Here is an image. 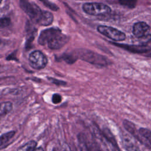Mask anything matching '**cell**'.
I'll use <instances>...</instances> for the list:
<instances>
[{
  "mask_svg": "<svg viewBox=\"0 0 151 151\" xmlns=\"http://www.w3.org/2000/svg\"><path fill=\"white\" fill-rule=\"evenodd\" d=\"M76 55L81 60L94 65L105 66L109 64L108 59L104 56L86 49L78 50Z\"/></svg>",
  "mask_w": 151,
  "mask_h": 151,
  "instance_id": "6da1fadb",
  "label": "cell"
},
{
  "mask_svg": "<svg viewBox=\"0 0 151 151\" xmlns=\"http://www.w3.org/2000/svg\"><path fill=\"white\" fill-rule=\"evenodd\" d=\"M82 8L84 12L93 16H106L111 12L109 6L101 2L84 3Z\"/></svg>",
  "mask_w": 151,
  "mask_h": 151,
  "instance_id": "7a4b0ae2",
  "label": "cell"
},
{
  "mask_svg": "<svg viewBox=\"0 0 151 151\" xmlns=\"http://www.w3.org/2000/svg\"><path fill=\"white\" fill-rule=\"evenodd\" d=\"M97 29L102 35L115 41H122L126 39V35L124 32L111 27L99 25Z\"/></svg>",
  "mask_w": 151,
  "mask_h": 151,
  "instance_id": "3957f363",
  "label": "cell"
},
{
  "mask_svg": "<svg viewBox=\"0 0 151 151\" xmlns=\"http://www.w3.org/2000/svg\"><path fill=\"white\" fill-rule=\"evenodd\" d=\"M29 65L35 70L44 68L48 63L47 57L41 51L35 50L31 52L28 57Z\"/></svg>",
  "mask_w": 151,
  "mask_h": 151,
  "instance_id": "277c9868",
  "label": "cell"
},
{
  "mask_svg": "<svg viewBox=\"0 0 151 151\" xmlns=\"http://www.w3.org/2000/svg\"><path fill=\"white\" fill-rule=\"evenodd\" d=\"M19 5L22 10L35 21L37 20L42 11L40 8L34 2H30L27 1H20Z\"/></svg>",
  "mask_w": 151,
  "mask_h": 151,
  "instance_id": "5b68a950",
  "label": "cell"
},
{
  "mask_svg": "<svg viewBox=\"0 0 151 151\" xmlns=\"http://www.w3.org/2000/svg\"><path fill=\"white\" fill-rule=\"evenodd\" d=\"M61 32L58 28H50L42 30L38 38V42L41 45L47 44L56 35Z\"/></svg>",
  "mask_w": 151,
  "mask_h": 151,
  "instance_id": "8992f818",
  "label": "cell"
},
{
  "mask_svg": "<svg viewBox=\"0 0 151 151\" xmlns=\"http://www.w3.org/2000/svg\"><path fill=\"white\" fill-rule=\"evenodd\" d=\"M70 38L66 35L62 34V32L56 35L48 44V48L52 50H57L63 47L65 44L68 42Z\"/></svg>",
  "mask_w": 151,
  "mask_h": 151,
  "instance_id": "52a82bcc",
  "label": "cell"
},
{
  "mask_svg": "<svg viewBox=\"0 0 151 151\" xmlns=\"http://www.w3.org/2000/svg\"><path fill=\"white\" fill-rule=\"evenodd\" d=\"M133 34L139 38H143L146 37L149 31V26L145 22H137L133 26Z\"/></svg>",
  "mask_w": 151,
  "mask_h": 151,
  "instance_id": "ba28073f",
  "label": "cell"
},
{
  "mask_svg": "<svg viewBox=\"0 0 151 151\" xmlns=\"http://www.w3.org/2000/svg\"><path fill=\"white\" fill-rule=\"evenodd\" d=\"M121 138L123 146L127 151H140L139 147L133 137L124 133L122 134Z\"/></svg>",
  "mask_w": 151,
  "mask_h": 151,
  "instance_id": "9c48e42d",
  "label": "cell"
},
{
  "mask_svg": "<svg viewBox=\"0 0 151 151\" xmlns=\"http://www.w3.org/2000/svg\"><path fill=\"white\" fill-rule=\"evenodd\" d=\"M113 44L134 53H143L148 52L150 50L149 47L145 45H127L118 43H113Z\"/></svg>",
  "mask_w": 151,
  "mask_h": 151,
  "instance_id": "30bf717a",
  "label": "cell"
},
{
  "mask_svg": "<svg viewBox=\"0 0 151 151\" xmlns=\"http://www.w3.org/2000/svg\"><path fill=\"white\" fill-rule=\"evenodd\" d=\"M123 124L124 127L125 128V129L129 133H130L134 138H135L136 139L139 140L140 143L145 145V141H144L143 139L142 138V137L140 134L139 130H137L134 124L133 123H132L131 122H130L129 120H124L123 122Z\"/></svg>",
  "mask_w": 151,
  "mask_h": 151,
  "instance_id": "8fae6325",
  "label": "cell"
},
{
  "mask_svg": "<svg viewBox=\"0 0 151 151\" xmlns=\"http://www.w3.org/2000/svg\"><path fill=\"white\" fill-rule=\"evenodd\" d=\"M53 19L54 17L52 13L47 11H42L35 22L40 25L48 26L51 24Z\"/></svg>",
  "mask_w": 151,
  "mask_h": 151,
  "instance_id": "7c38bea8",
  "label": "cell"
},
{
  "mask_svg": "<svg viewBox=\"0 0 151 151\" xmlns=\"http://www.w3.org/2000/svg\"><path fill=\"white\" fill-rule=\"evenodd\" d=\"M103 135L109 143L110 146L112 151H121L119 147L117 145V142L114 137L113 136L112 133L109 129H104L103 130Z\"/></svg>",
  "mask_w": 151,
  "mask_h": 151,
  "instance_id": "4fadbf2b",
  "label": "cell"
},
{
  "mask_svg": "<svg viewBox=\"0 0 151 151\" xmlns=\"http://www.w3.org/2000/svg\"><path fill=\"white\" fill-rule=\"evenodd\" d=\"M139 132L145 142V145L151 148V130L142 127Z\"/></svg>",
  "mask_w": 151,
  "mask_h": 151,
  "instance_id": "5bb4252c",
  "label": "cell"
},
{
  "mask_svg": "<svg viewBox=\"0 0 151 151\" xmlns=\"http://www.w3.org/2000/svg\"><path fill=\"white\" fill-rule=\"evenodd\" d=\"M15 134V131H10L7 133H5L1 135V142H0V148L3 149L6 147V143L14 136Z\"/></svg>",
  "mask_w": 151,
  "mask_h": 151,
  "instance_id": "9a60e30c",
  "label": "cell"
},
{
  "mask_svg": "<svg viewBox=\"0 0 151 151\" xmlns=\"http://www.w3.org/2000/svg\"><path fill=\"white\" fill-rule=\"evenodd\" d=\"M12 109V104L9 101H5L1 103L0 114L1 116H5L9 113Z\"/></svg>",
  "mask_w": 151,
  "mask_h": 151,
  "instance_id": "2e32d148",
  "label": "cell"
},
{
  "mask_svg": "<svg viewBox=\"0 0 151 151\" xmlns=\"http://www.w3.org/2000/svg\"><path fill=\"white\" fill-rule=\"evenodd\" d=\"M37 142L34 140H31L19 148L18 151H34L36 149Z\"/></svg>",
  "mask_w": 151,
  "mask_h": 151,
  "instance_id": "e0dca14e",
  "label": "cell"
},
{
  "mask_svg": "<svg viewBox=\"0 0 151 151\" xmlns=\"http://www.w3.org/2000/svg\"><path fill=\"white\" fill-rule=\"evenodd\" d=\"M119 2L120 5L129 8H133L136 4V1H120Z\"/></svg>",
  "mask_w": 151,
  "mask_h": 151,
  "instance_id": "ac0fdd59",
  "label": "cell"
},
{
  "mask_svg": "<svg viewBox=\"0 0 151 151\" xmlns=\"http://www.w3.org/2000/svg\"><path fill=\"white\" fill-rule=\"evenodd\" d=\"M41 2H42L44 4V5H45L48 8L51 9V10L57 11L58 9V7L55 4H54L51 2H49L47 1H41Z\"/></svg>",
  "mask_w": 151,
  "mask_h": 151,
  "instance_id": "d6986e66",
  "label": "cell"
},
{
  "mask_svg": "<svg viewBox=\"0 0 151 151\" xmlns=\"http://www.w3.org/2000/svg\"><path fill=\"white\" fill-rule=\"evenodd\" d=\"M11 24V20L9 18L4 17L1 19V27L2 28L4 27H6L9 26Z\"/></svg>",
  "mask_w": 151,
  "mask_h": 151,
  "instance_id": "ffe728a7",
  "label": "cell"
},
{
  "mask_svg": "<svg viewBox=\"0 0 151 151\" xmlns=\"http://www.w3.org/2000/svg\"><path fill=\"white\" fill-rule=\"evenodd\" d=\"M61 101V96L57 93H55L52 97V102L54 104H58Z\"/></svg>",
  "mask_w": 151,
  "mask_h": 151,
  "instance_id": "44dd1931",
  "label": "cell"
},
{
  "mask_svg": "<svg viewBox=\"0 0 151 151\" xmlns=\"http://www.w3.org/2000/svg\"><path fill=\"white\" fill-rule=\"evenodd\" d=\"M48 78L53 84L57 85V86H64L66 84V82L63 81H61V80H57V79H55L54 78H51V77H48Z\"/></svg>",
  "mask_w": 151,
  "mask_h": 151,
  "instance_id": "7402d4cb",
  "label": "cell"
},
{
  "mask_svg": "<svg viewBox=\"0 0 151 151\" xmlns=\"http://www.w3.org/2000/svg\"><path fill=\"white\" fill-rule=\"evenodd\" d=\"M61 151H72L67 144H64L61 147Z\"/></svg>",
  "mask_w": 151,
  "mask_h": 151,
  "instance_id": "603a6c76",
  "label": "cell"
},
{
  "mask_svg": "<svg viewBox=\"0 0 151 151\" xmlns=\"http://www.w3.org/2000/svg\"><path fill=\"white\" fill-rule=\"evenodd\" d=\"M34 151H44V150H43V149L42 147H39L38 148H36Z\"/></svg>",
  "mask_w": 151,
  "mask_h": 151,
  "instance_id": "cb8c5ba5",
  "label": "cell"
},
{
  "mask_svg": "<svg viewBox=\"0 0 151 151\" xmlns=\"http://www.w3.org/2000/svg\"><path fill=\"white\" fill-rule=\"evenodd\" d=\"M150 55H151V54H150Z\"/></svg>",
  "mask_w": 151,
  "mask_h": 151,
  "instance_id": "d4e9b609",
  "label": "cell"
}]
</instances>
